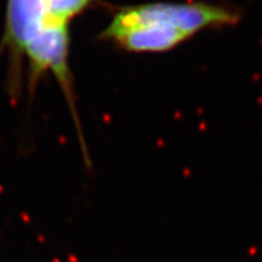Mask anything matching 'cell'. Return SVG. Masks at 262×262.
Instances as JSON below:
<instances>
[{"label":"cell","mask_w":262,"mask_h":262,"mask_svg":"<svg viewBox=\"0 0 262 262\" xmlns=\"http://www.w3.org/2000/svg\"><path fill=\"white\" fill-rule=\"evenodd\" d=\"M235 10L208 3H150L118 10L101 38L129 52H165L199 32L234 26Z\"/></svg>","instance_id":"6da1fadb"},{"label":"cell","mask_w":262,"mask_h":262,"mask_svg":"<svg viewBox=\"0 0 262 262\" xmlns=\"http://www.w3.org/2000/svg\"><path fill=\"white\" fill-rule=\"evenodd\" d=\"M27 55L33 79L45 72H51L60 81L62 89L70 93L71 75L70 29L68 25L49 18L48 24L32 39L24 52Z\"/></svg>","instance_id":"7a4b0ae2"},{"label":"cell","mask_w":262,"mask_h":262,"mask_svg":"<svg viewBox=\"0 0 262 262\" xmlns=\"http://www.w3.org/2000/svg\"><path fill=\"white\" fill-rule=\"evenodd\" d=\"M48 21L47 0H8L5 41L12 52L22 55Z\"/></svg>","instance_id":"3957f363"},{"label":"cell","mask_w":262,"mask_h":262,"mask_svg":"<svg viewBox=\"0 0 262 262\" xmlns=\"http://www.w3.org/2000/svg\"><path fill=\"white\" fill-rule=\"evenodd\" d=\"M93 0H47L49 18L55 22L68 25L89 8Z\"/></svg>","instance_id":"277c9868"}]
</instances>
